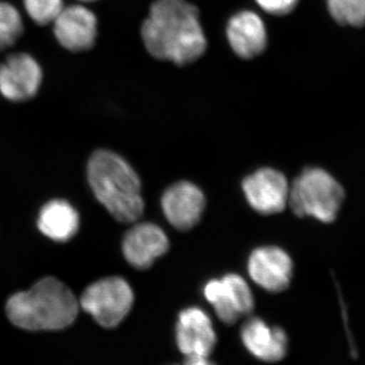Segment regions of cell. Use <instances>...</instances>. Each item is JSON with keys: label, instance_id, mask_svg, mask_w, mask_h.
Wrapping results in <instances>:
<instances>
[{"label": "cell", "instance_id": "6da1fadb", "mask_svg": "<svg viewBox=\"0 0 365 365\" xmlns=\"http://www.w3.org/2000/svg\"><path fill=\"white\" fill-rule=\"evenodd\" d=\"M141 37L151 56L178 66L192 63L206 50L198 9L185 0H155Z\"/></svg>", "mask_w": 365, "mask_h": 365}, {"label": "cell", "instance_id": "7a4b0ae2", "mask_svg": "<svg viewBox=\"0 0 365 365\" xmlns=\"http://www.w3.org/2000/svg\"><path fill=\"white\" fill-rule=\"evenodd\" d=\"M79 302L61 281L45 277L26 292L13 295L6 314L14 326L29 331L61 330L78 317Z\"/></svg>", "mask_w": 365, "mask_h": 365}, {"label": "cell", "instance_id": "3957f363", "mask_svg": "<svg viewBox=\"0 0 365 365\" xmlns=\"http://www.w3.org/2000/svg\"><path fill=\"white\" fill-rule=\"evenodd\" d=\"M88 178L96 198L118 222H135L144 210L141 182L133 168L113 151L93 153Z\"/></svg>", "mask_w": 365, "mask_h": 365}, {"label": "cell", "instance_id": "277c9868", "mask_svg": "<svg viewBox=\"0 0 365 365\" xmlns=\"http://www.w3.org/2000/svg\"><path fill=\"white\" fill-rule=\"evenodd\" d=\"M342 185L326 170L307 168L289 188L288 203L299 217H313L324 223L337 218L345 199Z\"/></svg>", "mask_w": 365, "mask_h": 365}, {"label": "cell", "instance_id": "5b68a950", "mask_svg": "<svg viewBox=\"0 0 365 365\" xmlns=\"http://www.w3.org/2000/svg\"><path fill=\"white\" fill-rule=\"evenodd\" d=\"M134 302L130 285L123 278H104L86 288L79 306L105 328H114L131 311Z\"/></svg>", "mask_w": 365, "mask_h": 365}, {"label": "cell", "instance_id": "8992f818", "mask_svg": "<svg viewBox=\"0 0 365 365\" xmlns=\"http://www.w3.org/2000/svg\"><path fill=\"white\" fill-rule=\"evenodd\" d=\"M204 297L225 325H234L254 309V297L248 283L237 274H227L222 279L208 281Z\"/></svg>", "mask_w": 365, "mask_h": 365}, {"label": "cell", "instance_id": "52a82bcc", "mask_svg": "<svg viewBox=\"0 0 365 365\" xmlns=\"http://www.w3.org/2000/svg\"><path fill=\"white\" fill-rule=\"evenodd\" d=\"M242 191L251 207L265 215L281 212L289 197L287 177L270 168L258 170L245 178Z\"/></svg>", "mask_w": 365, "mask_h": 365}, {"label": "cell", "instance_id": "ba28073f", "mask_svg": "<svg viewBox=\"0 0 365 365\" xmlns=\"http://www.w3.org/2000/svg\"><path fill=\"white\" fill-rule=\"evenodd\" d=\"M42 78V69L31 55H11L0 64V93L13 102H25L35 97Z\"/></svg>", "mask_w": 365, "mask_h": 365}, {"label": "cell", "instance_id": "9c48e42d", "mask_svg": "<svg viewBox=\"0 0 365 365\" xmlns=\"http://www.w3.org/2000/svg\"><path fill=\"white\" fill-rule=\"evenodd\" d=\"M248 271L252 279L269 292L287 289L294 275V263L284 250L261 247L250 255Z\"/></svg>", "mask_w": 365, "mask_h": 365}, {"label": "cell", "instance_id": "30bf717a", "mask_svg": "<svg viewBox=\"0 0 365 365\" xmlns=\"http://www.w3.org/2000/svg\"><path fill=\"white\" fill-rule=\"evenodd\" d=\"M53 32L59 44L68 51H88L97 41V18L86 6H66L53 23Z\"/></svg>", "mask_w": 365, "mask_h": 365}, {"label": "cell", "instance_id": "8fae6325", "mask_svg": "<svg viewBox=\"0 0 365 365\" xmlns=\"http://www.w3.org/2000/svg\"><path fill=\"white\" fill-rule=\"evenodd\" d=\"M205 196L196 185L187 181L175 182L162 198L163 215L179 230H189L200 222L205 209Z\"/></svg>", "mask_w": 365, "mask_h": 365}, {"label": "cell", "instance_id": "7c38bea8", "mask_svg": "<svg viewBox=\"0 0 365 365\" xmlns=\"http://www.w3.org/2000/svg\"><path fill=\"white\" fill-rule=\"evenodd\" d=\"M176 342L186 356L208 357L215 349L217 337L212 322L200 307L182 309L178 318Z\"/></svg>", "mask_w": 365, "mask_h": 365}, {"label": "cell", "instance_id": "4fadbf2b", "mask_svg": "<svg viewBox=\"0 0 365 365\" xmlns=\"http://www.w3.org/2000/svg\"><path fill=\"white\" fill-rule=\"evenodd\" d=\"M169 248L170 241L165 232L150 222L134 225L125 235L122 244L125 259L136 269L150 268Z\"/></svg>", "mask_w": 365, "mask_h": 365}, {"label": "cell", "instance_id": "5bb4252c", "mask_svg": "<svg viewBox=\"0 0 365 365\" xmlns=\"http://www.w3.org/2000/svg\"><path fill=\"white\" fill-rule=\"evenodd\" d=\"M241 336L245 347L263 361H279L287 355V333L279 327L267 325L263 319H250L242 326Z\"/></svg>", "mask_w": 365, "mask_h": 365}, {"label": "cell", "instance_id": "9a60e30c", "mask_svg": "<svg viewBox=\"0 0 365 365\" xmlns=\"http://www.w3.org/2000/svg\"><path fill=\"white\" fill-rule=\"evenodd\" d=\"M227 38L237 56L252 59L260 55L267 46V32L258 14L242 11L228 21Z\"/></svg>", "mask_w": 365, "mask_h": 365}, {"label": "cell", "instance_id": "2e32d148", "mask_svg": "<svg viewBox=\"0 0 365 365\" xmlns=\"http://www.w3.org/2000/svg\"><path fill=\"white\" fill-rule=\"evenodd\" d=\"M38 227L46 237L55 242L71 240L79 227V216L76 209L64 200H52L41 209Z\"/></svg>", "mask_w": 365, "mask_h": 365}, {"label": "cell", "instance_id": "e0dca14e", "mask_svg": "<svg viewBox=\"0 0 365 365\" xmlns=\"http://www.w3.org/2000/svg\"><path fill=\"white\" fill-rule=\"evenodd\" d=\"M23 32V20L18 9L7 2H0V50L16 44Z\"/></svg>", "mask_w": 365, "mask_h": 365}, {"label": "cell", "instance_id": "ac0fdd59", "mask_svg": "<svg viewBox=\"0 0 365 365\" xmlns=\"http://www.w3.org/2000/svg\"><path fill=\"white\" fill-rule=\"evenodd\" d=\"M328 7L341 25H365V0H328Z\"/></svg>", "mask_w": 365, "mask_h": 365}, {"label": "cell", "instance_id": "d6986e66", "mask_svg": "<svg viewBox=\"0 0 365 365\" xmlns=\"http://www.w3.org/2000/svg\"><path fill=\"white\" fill-rule=\"evenodd\" d=\"M24 6L38 26L53 25L64 9L63 0H24Z\"/></svg>", "mask_w": 365, "mask_h": 365}, {"label": "cell", "instance_id": "ffe728a7", "mask_svg": "<svg viewBox=\"0 0 365 365\" xmlns=\"http://www.w3.org/2000/svg\"><path fill=\"white\" fill-rule=\"evenodd\" d=\"M256 1L267 13L274 16H284L294 11L299 0H256Z\"/></svg>", "mask_w": 365, "mask_h": 365}, {"label": "cell", "instance_id": "44dd1931", "mask_svg": "<svg viewBox=\"0 0 365 365\" xmlns=\"http://www.w3.org/2000/svg\"><path fill=\"white\" fill-rule=\"evenodd\" d=\"M184 365H215L207 357L203 356H187Z\"/></svg>", "mask_w": 365, "mask_h": 365}, {"label": "cell", "instance_id": "7402d4cb", "mask_svg": "<svg viewBox=\"0 0 365 365\" xmlns=\"http://www.w3.org/2000/svg\"><path fill=\"white\" fill-rule=\"evenodd\" d=\"M78 1H81V2H95V1H98V0H78Z\"/></svg>", "mask_w": 365, "mask_h": 365}]
</instances>
